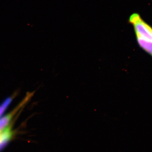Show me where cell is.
<instances>
[{"instance_id":"6da1fadb","label":"cell","mask_w":152,"mask_h":152,"mask_svg":"<svg viewBox=\"0 0 152 152\" xmlns=\"http://www.w3.org/2000/svg\"><path fill=\"white\" fill-rule=\"evenodd\" d=\"M129 20L134 27L136 36L152 41V27L142 18L139 14H132Z\"/></svg>"},{"instance_id":"7a4b0ae2","label":"cell","mask_w":152,"mask_h":152,"mask_svg":"<svg viewBox=\"0 0 152 152\" xmlns=\"http://www.w3.org/2000/svg\"><path fill=\"white\" fill-rule=\"evenodd\" d=\"M12 136L13 132L10 126L0 133V152L5 148Z\"/></svg>"},{"instance_id":"3957f363","label":"cell","mask_w":152,"mask_h":152,"mask_svg":"<svg viewBox=\"0 0 152 152\" xmlns=\"http://www.w3.org/2000/svg\"><path fill=\"white\" fill-rule=\"evenodd\" d=\"M136 38L140 48L152 57V41L139 36H136Z\"/></svg>"},{"instance_id":"277c9868","label":"cell","mask_w":152,"mask_h":152,"mask_svg":"<svg viewBox=\"0 0 152 152\" xmlns=\"http://www.w3.org/2000/svg\"><path fill=\"white\" fill-rule=\"evenodd\" d=\"M14 112H12L0 118V133L9 127Z\"/></svg>"},{"instance_id":"5b68a950","label":"cell","mask_w":152,"mask_h":152,"mask_svg":"<svg viewBox=\"0 0 152 152\" xmlns=\"http://www.w3.org/2000/svg\"><path fill=\"white\" fill-rule=\"evenodd\" d=\"M12 101V99L11 97L7 98L0 104V118L1 117L6 110L10 105Z\"/></svg>"}]
</instances>
